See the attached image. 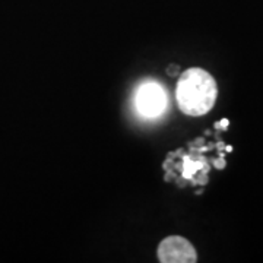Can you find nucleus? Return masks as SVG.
I'll use <instances>...</instances> for the list:
<instances>
[{"label":"nucleus","mask_w":263,"mask_h":263,"mask_svg":"<svg viewBox=\"0 0 263 263\" xmlns=\"http://www.w3.org/2000/svg\"><path fill=\"white\" fill-rule=\"evenodd\" d=\"M218 86L214 76L202 67H190L180 76L176 88L179 108L190 117L209 113L215 105Z\"/></svg>","instance_id":"nucleus-1"},{"label":"nucleus","mask_w":263,"mask_h":263,"mask_svg":"<svg viewBox=\"0 0 263 263\" xmlns=\"http://www.w3.org/2000/svg\"><path fill=\"white\" fill-rule=\"evenodd\" d=\"M135 103L138 111L145 117H158L165 111L168 98L164 88L157 82H146L136 91Z\"/></svg>","instance_id":"nucleus-2"},{"label":"nucleus","mask_w":263,"mask_h":263,"mask_svg":"<svg viewBox=\"0 0 263 263\" xmlns=\"http://www.w3.org/2000/svg\"><path fill=\"white\" fill-rule=\"evenodd\" d=\"M157 256L161 263H195L197 253L193 245L181 235H168L158 246Z\"/></svg>","instance_id":"nucleus-3"},{"label":"nucleus","mask_w":263,"mask_h":263,"mask_svg":"<svg viewBox=\"0 0 263 263\" xmlns=\"http://www.w3.org/2000/svg\"><path fill=\"white\" fill-rule=\"evenodd\" d=\"M177 69H179L177 66L173 65V66H170L168 70H167V72H168V73H170V75H171V76H174V75H176V70H177Z\"/></svg>","instance_id":"nucleus-4"}]
</instances>
